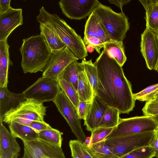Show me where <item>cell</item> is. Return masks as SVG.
Wrapping results in <instances>:
<instances>
[{
  "instance_id": "cell-1",
  "label": "cell",
  "mask_w": 158,
  "mask_h": 158,
  "mask_svg": "<svg viewBox=\"0 0 158 158\" xmlns=\"http://www.w3.org/2000/svg\"><path fill=\"white\" fill-rule=\"evenodd\" d=\"M98 73L97 96L107 106L128 114L135 106V100L130 82L123 69L114 58L102 50L94 63Z\"/></svg>"
},
{
  "instance_id": "cell-2",
  "label": "cell",
  "mask_w": 158,
  "mask_h": 158,
  "mask_svg": "<svg viewBox=\"0 0 158 158\" xmlns=\"http://www.w3.org/2000/svg\"><path fill=\"white\" fill-rule=\"evenodd\" d=\"M36 19L57 35L78 59L87 55L85 45L81 37L57 15L49 13L43 6Z\"/></svg>"
},
{
  "instance_id": "cell-3",
  "label": "cell",
  "mask_w": 158,
  "mask_h": 158,
  "mask_svg": "<svg viewBox=\"0 0 158 158\" xmlns=\"http://www.w3.org/2000/svg\"><path fill=\"white\" fill-rule=\"evenodd\" d=\"M23 41L19 51L23 73L44 72L51 53L44 36L40 34L23 39Z\"/></svg>"
},
{
  "instance_id": "cell-4",
  "label": "cell",
  "mask_w": 158,
  "mask_h": 158,
  "mask_svg": "<svg viewBox=\"0 0 158 158\" xmlns=\"http://www.w3.org/2000/svg\"><path fill=\"white\" fill-rule=\"evenodd\" d=\"M93 11L111 40L123 42L130 28L128 19L123 11L116 13L100 2Z\"/></svg>"
},
{
  "instance_id": "cell-5",
  "label": "cell",
  "mask_w": 158,
  "mask_h": 158,
  "mask_svg": "<svg viewBox=\"0 0 158 158\" xmlns=\"http://www.w3.org/2000/svg\"><path fill=\"white\" fill-rule=\"evenodd\" d=\"M155 131L127 135L106 140L111 150L119 158L136 149L150 146Z\"/></svg>"
},
{
  "instance_id": "cell-6",
  "label": "cell",
  "mask_w": 158,
  "mask_h": 158,
  "mask_svg": "<svg viewBox=\"0 0 158 158\" xmlns=\"http://www.w3.org/2000/svg\"><path fill=\"white\" fill-rule=\"evenodd\" d=\"M158 128V124L152 117L144 116L120 118L118 125L105 139L155 131Z\"/></svg>"
},
{
  "instance_id": "cell-7",
  "label": "cell",
  "mask_w": 158,
  "mask_h": 158,
  "mask_svg": "<svg viewBox=\"0 0 158 158\" xmlns=\"http://www.w3.org/2000/svg\"><path fill=\"white\" fill-rule=\"evenodd\" d=\"M61 89L57 78L42 77L22 93L25 99H32L43 103L53 101Z\"/></svg>"
},
{
  "instance_id": "cell-8",
  "label": "cell",
  "mask_w": 158,
  "mask_h": 158,
  "mask_svg": "<svg viewBox=\"0 0 158 158\" xmlns=\"http://www.w3.org/2000/svg\"><path fill=\"white\" fill-rule=\"evenodd\" d=\"M47 108L42 103L32 99H25L16 107L7 112L2 121L8 124L16 118L31 121L44 122Z\"/></svg>"
},
{
  "instance_id": "cell-9",
  "label": "cell",
  "mask_w": 158,
  "mask_h": 158,
  "mask_svg": "<svg viewBox=\"0 0 158 158\" xmlns=\"http://www.w3.org/2000/svg\"><path fill=\"white\" fill-rule=\"evenodd\" d=\"M77 139L84 143L87 137L81 127L76 108L61 89L53 101Z\"/></svg>"
},
{
  "instance_id": "cell-10",
  "label": "cell",
  "mask_w": 158,
  "mask_h": 158,
  "mask_svg": "<svg viewBox=\"0 0 158 158\" xmlns=\"http://www.w3.org/2000/svg\"><path fill=\"white\" fill-rule=\"evenodd\" d=\"M78 60L67 46L63 49L52 52L42 77L57 78L70 63Z\"/></svg>"
},
{
  "instance_id": "cell-11",
  "label": "cell",
  "mask_w": 158,
  "mask_h": 158,
  "mask_svg": "<svg viewBox=\"0 0 158 158\" xmlns=\"http://www.w3.org/2000/svg\"><path fill=\"white\" fill-rule=\"evenodd\" d=\"M99 2L98 0H61L58 4L66 16L80 20L90 15Z\"/></svg>"
},
{
  "instance_id": "cell-12",
  "label": "cell",
  "mask_w": 158,
  "mask_h": 158,
  "mask_svg": "<svg viewBox=\"0 0 158 158\" xmlns=\"http://www.w3.org/2000/svg\"><path fill=\"white\" fill-rule=\"evenodd\" d=\"M140 47L147 67L154 70L158 57V34L146 28L141 35Z\"/></svg>"
},
{
  "instance_id": "cell-13",
  "label": "cell",
  "mask_w": 158,
  "mask_h": 158,
  "mask_svg": "<svg viewBox=\"0 0 158 158\" xmlns=\"http://www.w3.org/2000/svg\"><path fill=\"white\" fill-rule=\"evenodd\" d=\"M22 141L24 149L27 151L31 158H66L61 148L39 139Z\"/></svg>"
},
{
  "instance_id": "cell-14",
  "label": "cell",
  "mask_w": 158,
  "mask_h": 158,
  "mask_svg": "<svg viewBox=\"0 0 158 158\" xmlns=\"http://www.w3.org/2000/svg\"><path fill=\"white\" fill-rule=\"evenodd\" d=\"M23 24L22 9L12 7L0 14V41L7 40L11 33Z\"/></svg>"
},
{
  "instance_id": "cell-15",
  "label": "cell",
  "mask_w": 158,
  "mask_h": 158,
  "mask_svg": "<svg viewBox=\"0 0 158 158\" xmlns=\"http://www.w3.org/2000/svg\"><path fill=\"white\" fill-rule=\"evenodd\" d=\"M2 122L0 120V158H18L20 147Z\"/></svg>"
},
{
  "instance_id": "cell-16",
  "label": "cell",
  "mask_w": 158,
  "mask_h": 158,
  "mask_svg": "<svg viewBox=\"0 0 158 158\" xmlns=\"http://www.w3.org/2000/svg\"><path fill=\"white\" fill-rule=\"evenodd\" d=\"M108 106L97 96H94L91 101V106L84 125L86 129L91 131L98 128L99 123Z\"/></svg>"
},
{
  "instance_id": "cell-17",
  "label": "cell",
  "mask_w": 158,
  "mask_h": 158,
  "mask_svg": "<svg viewBox=\"0 0 158 158\" xmlns=\"http://www.w3.org/2000/svg\"><path fill=\"white\" fill-rule=\"evenodd\" d=\"M24 100L22 93H15L10 91L7 87L0 88V120L2 121L7 112L16 107Z\"/></svg>"
},
{
  "instance_id": "cell-18",
  "label": "cell",
  "mask_w": 158,
  "mask_h": 158,
  "mask_svg": "<svg viewBox=\"0 0 158 158\" xmlns=\"http://www.w3.org/2000/svg\"><path fill=\"white\" fill-rule=\"evenodd\" d=\"M84 36H90L99 38L104 43L111 41L101 24L95 13L93 11L86 23Z\"/></svg>"
},
{
  "instance_id": "cell-19",
  "label": "cell",
  "mask_w": 158,
  "mask_h": 158,
  "mask_svg": "<svg viewBox=\"0 0 158 158\" xmlns=\"http://www.w3.org/2000/svg\"><path fill=\"white\" fill-rule=\"evenodd\" d=\"M139 1L146 11V28L158 34V0Z\"/></svg>"
},
{
  "instance_id": "cell-20",
  "label": "cell",
  "mask_w": 158,
  "mask_h": 158,
  "mask_svg": "<svg viewBox=\"0 0 158 158\" xmlns=\"http://www.w3.org/2000/svg\"><path fill=\"white\" fill-rule=\"evenodd\" d=\"M7 40L0 41V88L7 87L8 71L11 61Z\"/></svg>"
},
{
  "instance_id": "cell-21",
  "label": "cell",
  "mask_w": 158,
  "mask_h": 158,
  "mask_svg": "<svg viewBox=\"0 0 158 158\" xmlns=\"http://www.w3.org/2000/svg\"><path fill=\"white\" fill-rule=\"evenodd\" d=\"M9 128L13 136L22 141H31L38 139L39 133L29 126L12 121Z\"/></svg>"
},
{
  "instance_id": "cell-22",
  "label": "cell",
  "mask_w": 158,
  "mask_h": 158,
  "mask_svg": "<svg viewBox=\"0 0 158 158\" xmlns=\"http://www.w3.org/2000/svg\"><path fill=\"white\" fill-rule=\"evenodd\" d=\"M103 50L110 57L114 59L123 66L127 60L123 42L118 41H111L104 44Z\"/></svg>"
},
{
  "instance_id": "cell-23",
  "label": "cell",
  "mask_w": 158,
  "mask_h": 158,
  "mask_svg": "<svg viewBox=\"0 0 158 158\" xmlns=\"http://www.w3.org/2000/svg\"><path fill=\"white\" fill-rule=\"evenodd\" d=\"M77 91L80 101L91 102L94 96L93 90L84 69L78 73Z\"/></svg>"
},
{
  "instance_id": "cell-24",
  "label": "cell",
  "mask_w": 158,
  "mask_h": 158,
  "mask_svg": "<svg viewBox=\"0 0 158 158\" xmlns=\"http://www.w3.org/2000/svg\"><path fill=\"white\" fill-rule=\"evenodd\" d=\"M83 69L82 63L75 60L70 63L58 77L63 78L70 83L77 91L78 73Z\"/></svg>"
},
{
  "instance_id": "cell-25",
  "label": "cell",
  "mask_w": 158,
  "mask_h": 158,
  "mask_svg": "<svg viewBox=\"0 0 158 158\" xmlns=\"http://www.w3.org/2000/svg\"><path fill=\"white\" fill-rule=\"evenodd\" d=\"M40 34L44 37L51 52L67 46L57 35L45 26L40 23Z\"/></svg>"
},
{
  "instance_id": "cell-26",
  "label": "cell",
  "mask_w": 158,
  "mask_h": 158,
  "mask_svg": "<svg viewBox=\"0 0 158 158\" xmlns=\"http://www.w3.org/2000/svg\"><path fill=\"white\" fill-rule=\"evenodd\" d=\"M84 145L93 158H120L106 145L105 139L93 144L90 147Z\"/></svg>"
},
{
  "instance_id": "cell-27",
  "label": "cell",
  "mask_w": 158,
  "mask_h": 158,
  "mask_svg": "<svg viewBox=\"0 0 158 158\" xmlns=\"http://www.w3.org/2000/svg\"><path fill=\"white\" fill-rule=\"evenodd\" d=\"M38 139L51 145L61 148L62 133L53 128L38 133Z\"/></svg>"
},
{
  "instance_id": "cell-28",
  "label": "cell",
  "mask_w": 158,
  "mask_h": 158,
  "mask_svg": "<svg viewBox=\"0 0 158 158\" xmlns=\"http://www.w3.org/2000/svg\"><path fill=\"white\" fill-rule=\"evenodd\" d=\"M120 114L117 110L108 107L99 123L98 127H114L119 122Z\"/></svg>"
},
{
  "instance_id": "cell-29",
  "label": "cell",
  "mask_w": 158,
  "mask_h": 158,
  "mask_svg": "<svg viewBox=\"0 0 158 158\" xmlns=\"http://www.w3.org/2000/svg\"><path fill=\"white\" fill-rule=\"evenodd\" d=\"M84 71L93 89L94 95L97 87L98 82V73L96 67L92 59L88 61L85 59L82 60Z\"/></svg>"
},
{
  "instance_id": "cell-30",
  "label": "cell",
  "mask_w": 158,
  "mask_h": 158,
  "mask_svg": "<svg viewBox=\"0 0 158 158\" xmlns=\"http://www.w3.org/2000/svg\"><path fill=\"white\" fill-rule=\"evenodd\" d=\"M57 80L60 89L64 92L77 110L80 102L77 91L70 83L63 78L58 77Z\"/></svg>"
},
{
  "instance_id": "cell-31",
  "label": "cell",
  "mask_w": 158,
  "mask_h": 158,
  "mask_svg": "<svg viewBox=\"0 0 158 158\" xmlns=\"http://www.w3.org/2000/svg\"><path fill=\"white\" fill-rule=\"evenodd\" d=\"M69 145L73 158H93L83 143L77 139L70 140Z\"/></svg>"
},
{
  "instance_id": "cell-32",
  "label": "cell",
  "mask_w": 158,
  "mask_h": 158,
  "mask_svg": "<svg viewBox=\"0 0 158 158\" xmlns=\"http://www.w3.org/2000/svg\"><path fill=\"white\" fill-rule=\"evenodd\" d=\"M155 156L154 150L149 146L135 150L120 158H152Z\"/></svg>"
},
{
  "instance_id": "cell-33",
  "label": "cell",
  "mask_w": 158,
  "mask_h": 158,
  "mask_svg": "<svg viewBox=\"0 0 158 158\" xmlns=\"http://www.w3.org/2000/svg\"><path fill=\"white\" fill-rule=\"evenodd\" d=\"M114 128L98 127L94 129L91 131L89 143L86 146L90 147L93 144L105 140Z\"/></svg>"
},
{
  "instance_id": "cell-34",
  "label": "cell",
  "mask_w": 158,
  "mask_h": 158,
  "mask_svg": "<svg viewBox=\"0 0 158 158\" xmlns=\"http://www.w3.org/2000/svg\"><path fill=\"white\" fill-rule=\"evenodd\" d=\"M157 89L158 83L150 86L139 93L133 94L134 98L135 100L146 102L153 99Z\"/></svg>"
},
{
  "instance_id": "cell-35",
  "label": "cell",
  "mask_w": 158,
  "mask_h": 158,
  "mask_svg": "<svg viewBox=\"0 0 158 158\" xmlns=\"http://www.w3.org/2000/svg\"><path fill=\"white\" fill-rule=\"evenodd\" d=\"M142 111L145 116L153 117L158 115V100L153 99L147 101Z\"/></svg>"
},
{
  "instance_id": "cell-36",
  "label": "cell",
  "mask_w": 158,
  "mask_h": 158,
  "mask_svg": "<svg viewBox=\"0 0 158 158\" xmlns=\"http://www.w3.org/2000/svg\"><path fill=\"white\" fill-rule=\"evenodd\" d=\"M85 45L92 46L100 55L101 49L103 48L104 42L99 38L90 36H84L83 40Z\"/></svg>"
},
{
  "instance_id": "cell-37",
  "label": "cell",
  "mask_w": 158,
  "mask_h": 158,
  "mask_svg": "<svg viewBox=\"0 0 158 158\" xmlns=\"http://www.w3.org/2000/svg\"><path fill=\"white\" fill-rule=\"evenodd\" d=\"M91 102L80 101L77 108L79 118L85 120L89 110Z\"/></svg>"
},
{
  "instance_id": "cell-38",
  "label": "cell",
  "mask_w": 158,
  "mask_h": 158,
  "mask_svg": "<svg viewBox=\"0 0 158 158\" xmlns=\"http://www.w3.org/2000/svg\"><path fill=\"white\" fill-rule=\"evenodd\" d=\"M29 126L38 133L43 130L52 128L49 124L45 122L32 121Z\"/></svg>"
},
{
  "instance_id": "cell-39",
  "label": "cell",
  "mask_w": 158,
  "mask_h": 158,
  "mask_svg": "<svg viewBox=\"0 0 158 158\" xmlns=\"http://www.w3.org/2000/svg\"><path fill=\"white\" fill-rule=\"evenodd\" d=\"M10 0H0V14L6 11L11 7L10 6Z\"/></svg>"
},
{
  "instance_id": "cell-40",
  "label": "cell",
  "mask_w": 158,
  "mask_h": 158,
  "mask_svg": "<svg viewBox=\"0 0 158 158\" xmlns=\"http://www.w3.org/2000/svg\"><path fill=\"white\" fill-rule=\"evenodd\" d=\"M110 3L113 4L118 6L122 10L123 6L131 1L129 0H108Z\"/></svg>"
},
{
  "instance_id": "cell-41",
  "label": "cell",
  "mask_w": 158,
  "mask_h": 158,
  "mask_svg": "<svg viewBox=\"0 0 158 158\" xmlns=\"http://www.w3.org/2000/svg\"><path fill=\"white\" fill-rule=\"evenodd\" d=\"M150 146L153 148L155 152V157L158 158V138L156 134Z\"/></svg>"
},
{
  "instance_id": "cell-42",
  "label": "cell",
  "mask_w": 158,
  "mask_h": 158,
  "mask_svg": "<svg viewBox=\"0 0 158 158\" xmlns=\"http://www.w3.org/2000/svg\"><path fill=\"white\" fill-rule=\"evenodd\" d=\"M86 50L87 52L92 53L94 51V48L91 45H88L86 47Z\"/></svg>"
},
{
  "instance_id": "cell-43",
  "label": "cell",
  "mask_w": 158,
  "mask_h": 158,
  "mask_svg": "<svg viewBox=\"0 0 158 158\" xmlns=\"http://www.w3.org/2000/svg\"><path fill=\"white\" fill-rule=\"evenodd\" d=\"M154 70L158 73V57Z\"/></svg>"
},
{
  "instance_id": "cell-44",
  "label": "cell",
  "mask_w": 158,
  "mask_h": 158,
  "mask_svg": "<svg viewBox=\"0 0 158 158\" xmlns=\"http://www.w3.org/2000/svg\"><path fill=\"white\" fill-rule=\"evenodd\" d=\"M152 118L158 124V115L153 117Z\"/></svg>"
},
{
  "instance_id": "cell-45",
  "label": "cell",
  "mask_w": 158,
  "mask_h": 158,
  "mask_svg": "<svg viewBox=\"0 0 158 158\" xmlns=\"http://www.w3.org/2000/svg\"><path fill=\"white\" fill-rule=\"evenodd\" d=\"M153 99H156L158 100V93L156 94L154 96Z\"/></svg>"
},
{
  "instance_id": "cell-46",
  "label": "cell",
  "mask_w": 158,
  "mask_h": 158,
  "mask_svg": "<svg viewBox=\"0 0 158 158\" xmlns=\"http://www.w3.org/2000/svg\"><path fill=\"white\" fill-rule=\"evenodd\" d=\"M155 134L158 138V128L155 131Z\"/></svg>"
},
{
  "instance_id": "cell-47",
  "label": "cell",
  "mask_w": 158,
  "mask_h": 158,
  "mask_svg": "<svg viewBox=\"0 0 158 158\" xmlns=\"http://www.w3.org/2000/svg\"><path fill=\"white\" fill-rule=\"evenodd\" d=\"M157 93H158V89H157V91H156V94Z\"/></svg>"
},
{
  "instance_id": "cell-48",
  "label": "cell",
  "mask_w": 158,
  "mask_h": 158,
  "mask_svg": "<svg viewBox=\"0 0 158 158\" xmlns=\"http://www.w3.org/2000/svg\"></svg>"
}]
</instances>
